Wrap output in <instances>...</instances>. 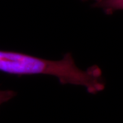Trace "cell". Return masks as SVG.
Instances as JSON below:
<instances>
[{"instance_id": "obj_4", "label": "cell", "mask_w": 123, "mask_h": 123, "mask_svg": "<svg viewBox=\"0 0 123 123\" xmlns=\"http://www.w3.org/2000/svg\"><path fill=\"white\" fill-rule=\"evenodd\" d=\"M82 1H94V0H82Z\"/></svg>"}, {"instance_id": "obj_3", "label": "cell", "mask_w": 123, "mask_h": 123, "mask_svg": "<svg viewBox=\"0 0 123 123\" xmlns=\"http://www.w3.org/2000/svg\"><path fill=\"white\" fill-rule=\"evenodd\" d=\"M16 96V92L13 90H0V106L8 102Z\"/></svg>"}, {"instance_id": "obj_2", "label": "cell", "mask_w": 123, "mask_h": 123, "mask_svg": "<svg viewBox=\"0 0 123 123\" xmlns=\"http://www.w3.org/2000/svg\"><path fill=\"white\" fill-rule=\"evenodd\" d=\"M94 6L103 9L107 14L123 10V0H94Z\"/></svg>"}, {"instance_id": "obj_1", "label": "cell", "mask_w": 123, "mask_h": 123, "mask_svg": "<svg viewBox=\"0 0 123 123\" xmlns=\"http://www.w3.org/2000/svg\"><path fill=\"white\" fill-rule=\"evenodd\" d=\"M0 71L14 75H49L56 77L61 84L84 88L97 94L105 88L101 68L92 66L82 70L76 65L70 53L60 60H49L25 53L0 50Z\"/></svg>"}]
</instances>
